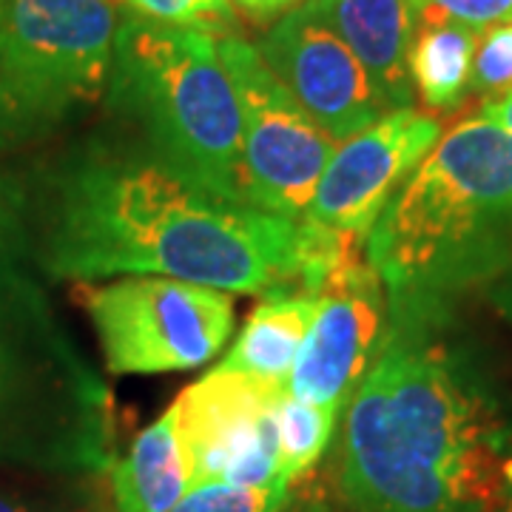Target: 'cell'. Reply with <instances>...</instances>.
<instances>
[{"mask_svg":"<svg viewBox=\"0 0 512 512\" xmlns=\"http://www.w3.org/2000/svg\"><path fill=\"white\" fill-rule=\"evenodd\" d=\"M336 487L350 512H512V402L456 305L387 299Z\"/></svg>","mask_w":512,"mask_h":512,"instance_id":"cell-1","label":"cell"},{"mask_svg":"<svg viewBox=\"0 0 512 512\" xmlns=\"http://www.w3.org/2000/svg\"><path fill=\"white\" fill-rule=\"evenodd\" d=\"M40 262L74 282L171 276L271 296L293 291L296 222L214 197L140 146L92 143L49 180Z\"/></svg>","mask_w":512,"mask_h":512,"instance_id":"cell-2","label":"cell"},{"mask_svg":"<svg viewBox=\"0 0 512 512\" xmlns=\"http://www.w3.org/2000/svg\"><path fill=\"white\" fill-rule=\"evenodd\" d=\"M390 302L456 305L512 271V131L473 114L441 131L365 239Z\"/></svg>","mask_w":512,"mask_h":512,"instance_id":"cell-3","label":"cell"},{"mask_svg":"<svg viewBox=\"0 0 512 512\" xmlns=\"http://www.w3.org/2000/svg\"><path fill=\"white\" fill-rule=\"evenodd\" d=\"M0 464L103 476L114 464V399L52 299L0 248Z\"/></svg>","mask_w":512,"mask_h":512,"instance_id":"cell-4","label":"cell"},{"mask_svg":"<svg viewBox=\"0 0 512 512\" xmlns=\"http://www.w3.org/2000/svg\"><path fill=\"white\" fill-rule=\"evenodd\" d=\"M217 37L128 15L114 35L106 103L140 131L148 157L214 197L242 202V117Z\"/></svg>","mask_w":512,"mask_h":512,"instance_id":"cell-5","label":"cell"},{"mask_svg":"<svg viewBox=\"0 0 512 512\" xmlns=\"http://www.w3.org/2000/svg\"><path fill=\"white\" fill-rule=\"evenodd\" d=\"M117 26L111 0L0 3V148L43 140L106 97Z\"/></svg>","mask_w":512,"mask_h":512,"instance_id":"cell-6","label":"cell"},{"mask_svg":"<svg viewBox=\"0 0 512 512\" xmlns=\"http://www.w3.org/2000/svg\"><path fill=\"white\" fill-rule=\"evenodd\" d=\"M106 367L117 376L180 373L211 362L234 333V296L171 276H120L83 288Z\"/></svg>","mask_w":512,"mask_h":512,"instance_id":"cell-7","label":"cell"},{"mask_svg":"<svg viewBox=\"0 0 512 512\" xmlns=\"http://www.w3.org/2000/svg\"><path fill=\"white\" fill-rule=\"evenodd\" d=\"M217 49L234 83L242 117V202L256 211L299 222L339 143L330 140L293 100L254 43L242 35H220Z\"/></svg>","mask_w":512,"mask_h":512,"instance_id":"cell-8","label":"cell"},{"mask_svg":"<svg viewBox=\"0 0 512 512\" xmlns=\"http://www.w3.org/2000/svg\"><path fill=\"white\" fill-rule=\"evenodd\" d=\"M282 396V384L222 367L183 390L171 407L177 413L188 490L285 481L279 476L276 444V402Z\"/></svg>","mask_w":512,"mask_h":512,"instance_id":"cell-9","label":"cell"},{"mask_svg":"<svg viewBox=\"0 0 512 512\" xmlns=\"http://www.w3.org/2000/svg\"><path fill=\"white\" fill-rule=\"evenodd\" d=\"M441 131L439 117L416 106L382 114L336 146L302 220L365 242L387 202L439 143Z\"/></svg>","mask_w":512,"mask_h":512,"instance_id":"cell-10","label":"cell"},{"mask_svg":"<svg viewBox=\"0 0 512 512\" xmlns=\"http://www.w3.org/2000/svg\"><path fill=\"white\" fill-rule=\"evenodd\" d=\"M256 49L293 100L336 143L387 114L359 57L308 3L274 20Z\"/></svg>","mask_w":512,"mask_h":512,"instance_id":"cell-11","label":"cell"},{"mask_svg":"<svg viewBox=\"0 0 512 512\" xmlns=\"http://www.w3.org/2000/svg\"><path fill=\"white\" fill-rule=\"evenodd\" d=\"M384 322L387 291L367 256H359L330 276L316 296L311 330L285 390L345 413L376 359Z\"/></svg>","mask_w":512,"mask_h":512,"instance_id":"cell-12","label":"cell"},{"mask_svg":"<svg viewBox=\"0 0 512 512\" xmlns=\"http://www.w3.org/2000/svg\"><path fill=\"white\" fill-rule=\"evenodd\" d=\"M325 20L382 94L387 111L413 109L407 52L416 32L407 0H305Z\"/></svg>","mask_w":512,"mask_h":512,"instance_id":"cell-13","label":"cell"},{"mask_svg":"<svg viewBox=\"0 0 512 512\" xmlns=\"http://www.w3.org/2000/svg\"><path fill=\"white\" fill-rule=\"evenodd\" d=\"M114 512H171L188 493L183 450L177 439V413L168 407L160 419L131 441L128 453L109 470Z\"/></svg>","mask_w":512,"mask_h":512,"instance_id":"cell-14","label":"cell"},{"mask_svg":"<svg viewBox=\"0 0 512 512\" xmlns=\"http://www.w3.org/2000/svg\"><path fill=\"white\" fill-rule=\"evenodd\" d=\"M316 313V296L299 291L271 293L239 330L222 370L248 373L262 382L288 387L296 356L305 345Z\"/></svg>","mask_w":512,"mask_h":512,"instance_id":"cell-15","label":"cell"},{"mask_svg":"<svg viewBox=\"0 0 512 512\" xmlns=\"http://www.w3.org/2000/svg\"><path fill=\"white\" fill-rule=\"evenodd\" d=\"M478 35L458 23H424L416 26L407 72L413 94L430 114L456 111L473 94V57Z\"/></svg>","mask_w":512,"mask_h":512,"instance_id":"cell-16","label":"cell"},{"mask_svg":"<svg viewBox=\"0 0 512 512\" xmlns=\"http://www.w3.org/2000/svg\"><path fill=\"white\" fill-rule=\"evenodd\" d=\"M342 413L333 407L296 399L285 390L276 402V444H279V476L296 484L322 461L339 430Z\"/></svg>","mask_w":512,"mask_h":512,"instance_id":"cell-17","label":"cell"},{"mask_svg":"<svg viewBox=\"0 0 512 512\" xmlns=\"http://www.w3.org/2000/svg\"><path fill=\"white\" fill-rule=\"evenodd\" d=\"M293 484H205L191 487L171 512H285Z\"/></svg>","mask_w":512,"mask_h":512,"instance_id":"cell-18","label":"cell"},{"mask_svg":"<svg viewBox=\"0 0 512 512\" xmlns=\"http://www.w3.org/2000/svg\"><path fill=\"white\" fill-rule=\"evenodd\" d=\"M137 18L200 29L211 35H237V9L231 0H123Z\"/></svg>","mask_w":512,"mask_h":512,"instance_id":"cell-19","label":"cell"},{"mask_svg":"<svg viewBox=\"0 0 512 512\" xmlns=\"http://www.w3.org/2000/svg\"><path fill=\"white\" fill-rule=\"evenodd\" d=\"M416 26L458 23L484 32L498 23H512V0H407Z\"/></svg>","mask_w":512,"mask_h":512,"instance_id":"cell-20","label":"cell"},{"mask_svg":"<svg viewBox=\"0 0 512 512\" xmlns=\"http://www.w3.org/2000/svg\"><path fill=\"white\" fill-rule=\"evenodd\" d=\"M507 92H512V23H498L478 35L473 94L487 100Z\"/></svg>","mask_w":512,"mask_h":512,"instance_id":"cell-21","label":"cell"},{"mask_svg":"<svg viewBox=\"0 0 512 512\" xmlns=\"http://www.w3.org/2000/svg\"><path fill=\"white\" fill-rule=\"evenodd\" d=\"M0 512H103L94 498L83 493H74L69 498H29L23 493L0 490Z\"/></svg>","mask_w":512,"mask_h":512,"instance_id":"cell-22","label":"cell"},{"mask_svg":"<svg viewBox=\"0 0 512 512\" xmlns=\"http://www.w3.org/2000/svg\"><path fill=\"white\" fill-rule=\"evenodd\" d=\"M302 3L305 0H231L237 15L254 20V23H274Z\"/></svg>","mask_w":512,"mask_h":512,"instance_id":"cell-23","label":"cell"},{"mask_svg":"<svg viewBox=\"0 0 512 512\" xmlns=\"http://www.w3.org/2000/svg\"><path fill=\"white\" fill-rule=\"evenodd\" d=\"M20 237V202L12 197V188L0 183V248H12Z\"/></svg>","mask_w":512,"mask_h":512,"instance_id":"cell-24","label":"cell"},{"mask_svg":"<svg viewBox=\"0 0 512 512\" xmlns=\"http://www.w3.org/2000/svg\"><path fill=\"white\" fill-rule=\"evenodd\" d=\"M478 114H481V117H487V120H493V123H498L501 128L512 131V92L481 100V109H478Z\"/></svg>","mask_w":512,"mask_h":512,"instance_id":"cell-25","label":"cell"},{"mask_svg":"<svg viewBox=\"0 0 512 512\" xmlns=\"http://www.w3.org/2000/svg\"><path fill=\"white\" fill-rule=\"evenodd\" d=\"M487 296H490V305L495 308V313L512 328V271L501 276L498 282H493L487 288Z\"/></svg>","mask_w":512,"mask_h":512,"instance_id":"cell-26","label":"cell"},{"mask_svg":"<svg viewBox=\"0 0 512 512\" xmlns=\"http://www.w3.org/2000/svg\"><path fill=\"white\" fill-rule=\"evenodd\" d=\"M0 3H3V0H0Z\"/></svg>","mask_w":512,"mask_h":512,"instance_id":"cell-27","label":"cell"}]
</instances>
